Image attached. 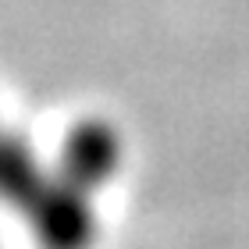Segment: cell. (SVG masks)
<instances>
[{
	"label": "cell",
	"mask_w": 249,
	"mask_h": 249,
	"mask_svg": "<svg viewBox=\"0 0 249 249\" xmlns=\"http://www.w3.org/2000/svg\"><path fill=\"white\" fill-rule=\"evenodd\" d=\"M89 199H93V192L71 185L57 167H50L47 182L21 207L39 249H89L93 246L96 210Z\"/></svg>",
	"instance_id": "1"
},
{
	"label": "cell",
	"mask_w": 249,
	"mask_h": 249,
	"mask_svg": "<svg viewBox=\"0 0 249 249\" xmlns=\"http://www.w3.org/2000/svg\"><path fill=\"white\" fill-rule=\"evenodd\" d=\"M121 164V139L107 121H86L68 135L57 171L71 185L96 192L104 182H110Z\"/></svg>",
	"instance_id": "2"
},
{
	"label": "cell",
	"mask_w": 249,
	"mask_h": 249,
	"mask_svg": "<svg viewBox=\"0 0 249 249\" xmlns=\"http://www.w3.org/2000/svg\"><path fill=\"white\" fill-rule=\"evenodd\" d=\"M50 167L32 153V146L18 132L0 128V203L7 207H25L36 196V189L47 182Z\"/></svg>",
	"instance_id": "3"
}]
</instances>
